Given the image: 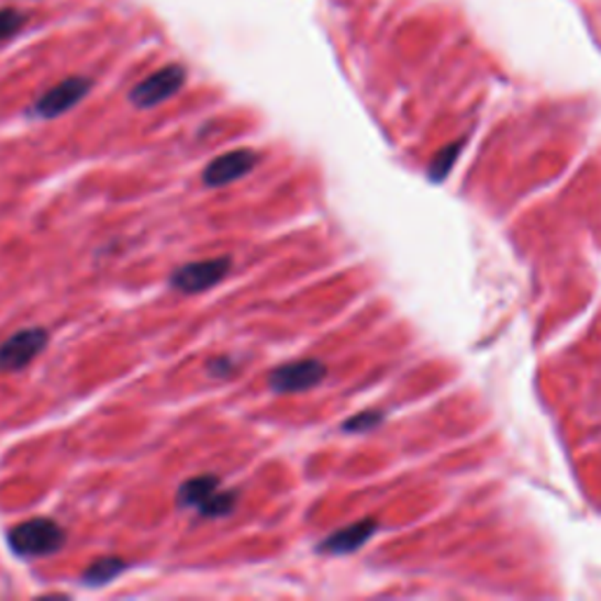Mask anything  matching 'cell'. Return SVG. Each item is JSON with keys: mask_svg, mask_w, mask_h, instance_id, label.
Instances as JSON below:
<instances>
[{"mask_svg": "<svg viewBox=\"0 0 601 601\" xmlns=\"http://www.w3.org/2000/svg\"><path fill=\"white\" fill-rule=\"evenodd\" d=\"M177 503L181 508H196L204 517H223L235 510L237 496L221 491L219 477L198 475L179 487Z\"/></svg>", "mask_w": 601, "mask_h": 601, "instance_id": "6da1fadb", "label": "cell"}, {"mask_svg": "<svg viewBox=\"0 0 601 601\" xmlns=\"http://www.w3.org/2000/svg\"><path fill=\"white\" fill-rule=\"evenodd\" d=\"M8 541H10V547H12L14 555L45 557V555H53V553H57V549H62L66 536L57 522L36 517V520L16 524L10 531Z\"/></svg>", "mask_w": 601, "mask_h": 601, "instance_id": "7a4b0ae2", "label": "cell"}, {"mask_svg": "<svg viewBox=\"0 0 601 601\" xmlns=\"http://www.w3.org/2000/svg\"><path fill=\"white\" fill-rule=\"evenodd\" d=\"M49 341V334L43 327H26L14 332L10 338L0 343V374H14L29 367Z\"/></svg>", "mask_w": 601, "mask_h": 601, "instance_id": "3957f363", "label": "cell"}, {"mask_svg": "<svg viewBox=\"0 0 601 601\" xmlns=\"http://www.w3.org/2000/svg\"><path fill=\"white\" fill-rule=\"evenodd\" d=\"M186 82V68L181 64H169L160 71L151 74L140 85H134L130 92V101L140 109H153L163 104V101L175 97Z\"/></svg>", "mask_w": 601, "mask_h": 601, "instance_id": "277c9868", "label": "cell"}, {"mask_svg": "<svg viewBox=\"0 0 601 601\" xmlns=\"http://www.w3.org/2000/svg\"><path fill=\"white\" fill-rule=\"evenodd\" d=\"M231 272V259L229 256H219V259H204V261H191L171 272L169 285L183 291V294H200L216 287L226 275Z\"/></svg>", "mask_w": 601, "mask_h": 601, "instance_id": "5b68a950", "label": "cell"}, {"mask_svg": "<svg viewBox=\"0 0 601 601\" xmlns=\"http://www.w3.org/2000/svg\"><path fill=\"white\" fill-rule=\"evenodd\" d=\"M327 379V367L320 359H299L270 371L268 386L278 394H297L320 386Z\"/></svg>", "mask_w": 601, "mask_h": 601, "instance_id": "8992f818", "label": "cell"}, {"mask_svg": "<svg viewBox=\"0 0 601 601\" xmlns=\"http://www.w3.org/2000/svg\"><path fill=\"white\" fill-rule=\"evenodd\" d=\"M259 163V156L249 148H237L231 153H223V156L214 158L202 171V181L210 188H223L237 179L247 177L254 169V165Z\"/></svg>", "mask_w": 601, "mask_h": 601, "instance_id": "52a82bcc", "label": "cell"}, {"mask_svg": "<svg viewBox=\"0 0 601 601\" xmlns=\"http://www.w3.org/2000/svg\"><path fill=\"white\" fill-rule=\"evenodd\" d=\"M92 80L82 78V76H74L66 78L59 85H55L53 90H47L38 101L36 107H33V113L41 118H57L66 111H71L80 99H85V94L90 92Z\"/></svg>", "mask_w": 601, "mask_h": 601, "instance_id": "ba28073f", "label": "cell"}, {"mask_svg": "<svg viewBox=\"0 0 601 601\" xmlns=\"http://www.w3.org/2000/svg\"><path fill=\"white\" fill-rule=\"evenodd\" d=\"M376 534V522L374 520H363L355 522L346 528L336 531L330 538H324L318 545V553H327V555H350L355 549L363 547L371 536Z\"/></svg>", "mask_w": 601, "mask_h": 601, "instance_id": "9c48e42d", "label": "cell"}, {"mask_svg": "<svg viewBox=\"0 0 601 601\" xmlns=\"http://www.w3.org/2000/svg\"><path fill=\"white\" fill-rule=\"evenodd\" d=\"M127 569V561H123L120 557H101L97 559L88 571L82 574V582L85 586H107L115 576H120Z\"/></svg>", "mask_w": 601, "mask_h": 601, "instance_id": "30bf717a", "label": "cell"}, {"mask_svg": "<svg viewBox=\"0 0 601 601\" xmlns=\"http://www.w3.org/2000/svg\"><path fill=\"white\" fill-rule=\"evenodd\" d=\"M460 148H463V142H456L452 146H446L437 153V158L431 163V171H427V175H431V179L435 181H442L446 175H449L454 163L458 160L460 156Z\"/></svg>", "mask_w": 601, "mask_h": 601, "instance_id": "8fae6325", "label": "cell"}, {"mask_svg": "<svg viewBox=\"0 0 601 601\" xmlns=\"http://www.w3.org/2000/svg\"><path fill=\"white\" fill-rule=\"evenodd\" d=\"M24 14L16 12L14 8H3L0 10V45L8 43L10 38H14L20 29L24 26Z\"/></svg>", "mask_w": 601, "mask_h": 601, "instance_id": "7c38bea8", "label": "cell"}, {"mask_svg": "<svg viewBox=\"0 0 601 601\" xmlns=\"http://www.w3.org/2000/svg\"><path fill=\"white\" fill-rule=\"evenodd\" d=\"M381 421H383L381 411H363V414H357L350 421L343 423V431L346 433H369Z\"/></svg>", "mask_w": 601, "mask_h": 601, "instance_id": "4fadbf2b", "label": "cell"}, {"mask_svg": "<svg viewBox=\"0 0 601 601\" xmlns=\"http://www.w3.org/2000/svg\"><path fill=\"white\" fill-rule=\"evenodd\" d=\"M208 371L212 376H219V379H226V376H231L235 371V363H231L229 357H216L208 365Z\"/></svg>", "mask_w": 601, "mask_h": 601, "instance_id": "5bb4252c", "label": "cell"}]
</instances>
